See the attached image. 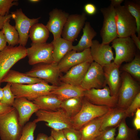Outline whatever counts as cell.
Wrapping results in <instances>:
<instances>
[{
	"mask_svg": "<svg viewBox=\"0 0 140 140\" xmlns=\"http://www.w3.org/2000/svg\"><path fill=\"white\" fill-rule=\"evenodd\" d=\"M11 83H7L3 88V96L0 103L12 107L16 98L11 89Z\"/></svg>",
	"mask_w": 140,
	"mask_h": 140,
	"instance_id": "d590c367",
	"label": "cell"
},
{
	"mask_svg": "<svg viewBox=\"0 0 140 140\" xmlns=\"http://www.w3.org/2000/svg\"><path fill=\"white\" fill-rule=\"evenodd\" d=\"M83 33L78 44L73 46L72 50L79 52L90 48L91 46L93 39L97 35V33L91 26L89 22H85L83 28Z\"/></svg>",
	"mask_w": 140,
	"mask_h": 140,
	"instance_id": "d4e9b609",
	"label": "cell"
},
{
	"mask_svg": "<svg viewBox=\"0 0 140 140\" xmlns=\"http://www.w3.org/2000/svg\"><path fill=\"white\" fill-rule=\"evenodd\" d=\"M47 140H54L52 137L50 136L48 137Z\"/></svg>",
	"mask_w": 140,
	"mask_h": 140,
	"instance_id": "db71d44e",
	"label": "cell"
},
{
	"mask_svg": "<svg viewBox=\"0 0 140 140\" xmlns=\"http://www.w3.org/2000/svg\"><path fill=\"white\" fill-rule=\"evenodd\" d=\"M34 66L25 74L31 77L41 79L52 85L58 86L59 80L60 72L58 63L39 64Z\"/></svg>",
	"mask_w": 140,
	"mask_h": 140,
	"instance_id": "9c48e42d",
	"label": "cell"
},
{
	"mask_svg": "<svg viewBox=\"0 0 140 140\" xmlns=\"http://www.w3.org/2000/svg\"><path fill=\"white\" fill-rule=\"evenodd\" d=\"M111 4L114 7L120 6L122 3L124 1L123 0H111Z\"/></svg>",
	"mask_w": 140,
	"mask_h": 140,
	"instance_id": "681fc988",
	"label": "cell"
},
{
	"mask_svg": "<svg viewBox=\"0 0 140 140\" xmlns=\"http://www.w3.org/2000/svg\"><path fill=\"white\" fill-rule=\"evenodd\" d=\"M84 10L85 13L89 15L95 14L97 12V8L93 4L89 3L85 4L84 7Z\"/></svg>",
	"mask_w": 140,
	"mask_h": 140,
	"instance_id": "b9f144b4",
	"label": "cell"
},
{
	"mask_svg": "<svg viewBox=\"0 0 140 140\" xmlns=\"http://www.w3.org/2000/svg\"><path fill=\"white\" fill-rule=\"evenodd\" d=\"M18 112L15 108L0 117V137L1 140H19L23 127L20 125Z\"/></svg>",
	"mask_w": 140,
	"mask_h": 140,
	"instance_id": "3957f363",
	"label": "cell"
},
{
	"mask_svg": "<svg viewBox=\"0 0 140 140\" xmlns=\"http://www.w3.org/2000/svg\"><path fill=\"white\" fill-rule=\"evenodd\" d=\"M126 118L125 110L117 107L111 108L104 115L100 130L110 128L118 127L122 120Z\"/></svg>",
	"mask_w": 140,
	"mask_h": 140,
	"instance_id": "603a6c76",
	"label": "cell"
},
{
	"mask_svg": "<svg viewBox=\"0 0 140 140\" xmlns=\"http://www.w3.org/2000/svg\"><path fill=\"white\" fill-rule=\"evenodd\" d=\"M36 123L33 121L27 123L23 127L22 136L19 140H34V132Z\"/></svg>",
	"mask_w": 140,
	"mask_h": 140,
	"instance_id": "e575fe53",
	"label": "cell"
},
{
	"mask_svg": "<svg viewBox=\"0 0 140 140\" xmlns=\"http://www.w3.org/2000/svg\"><path fill=\"white\" fill-rule=\"evenodd\" d=\"M121 83L118 93L117 107L125 110L139 92L138 83L128 73L121 74Z\"/></svg>",
	"mask_w": 140,
	"mask_h": 140,
	"instance_id": "277c9868",
	"label": "cell"
},
{
	"mask_svg": "<svg viewBox=\"0 0 140 140\" xmlns=\"http://www.w3.org/2000/svg\"><path fill=\"white\" fill-rule=\"evenodd\" d=\"M104 115L94 119L81 128V140H95L101 132L100 128Z\"/></svg>",
	"mask_w": 140,
	"mask_h": 140,
	"instance_id": "cb8c5ba5",
	"label": "cell"
},
{
	"mask_svg": "<svg viewBox=\"0 0 140 140\" xmlns=\"http://www.w3.org/2000/svg\"><path fill=\"white\" fill-rule=\"evenodd\" d=\"M91 63L86 62L72 67L60 78L59 80L62 83L80 86Z\"/></svg>",
	"mask_w": 140,
	"mask_h": 140,
	"instance_id": "44dd1931",
	"label": "cell"
},
{
	"mask_svg": "<svg viewBox=\"0 0 140 140\" xmlns=\"http://www.w3.org/2000/svg\"><path fill=\"white\" fill-rule=\"evenodd\" d=\"M130 37L133 41L136 47L139 50H140V38H139L136 34V33L132 34Z\"/></svg>",
	"mask_w": 140,
	"mask_h": 140,
	"instance_id": "bcb514c9",
	"label": "cell"
},
{
	"mask_svg": "<svg viewBox=\"0 0 140 140\" xmlns=\"http://www.w3.org/2000/svg\"><path fill=\"white\" fill-rule=\"evenodd\" d=\"M62 130L67 140H81L82 135L79 130L67 128Z\"/></svg>",
	"mask_w": 140,
	"mask_h": 140,
	"instance_id": "ab89813d",
	"label": "cell"
},
{
	"mask_svg": "<svg viewBox=\"0 0 140 140\" xmlns=\"http://www.w3.org/2000/svg\"><path fill=\"white\" fill-rule=\"evenodd\" d=\"M44 81L42 79L28 76L19 72L10 70L2 80L1 82H6L11 84H31Z\"/></svg>",
	"mask_w": 140,
	"mask_h": 140,
	"instance_id": "484cf974",
	"label": "cell"
},
{
	"mask_svg": "<svg viewBox=\"0 0 140 140\" xmlns=\"http://www.w3.org/2000/svg\"><path fill=\"white\" fill-rule=\"evenodd\" d=\"M93 61L103 67L111 63L114 57L112 47L108 44L100 43L96 40H93L90 48Z\"/></svg>",
	"mask_w": 140,
	"mask_h": 140,
	"instance_id": "e0dca14e",
	"label": "cell"
},
{
	"mask_svg": "<svg viewBox=\"0 0 140 140\" xmlns=\"http://www.w3.org/2000/svg\"><path fill=\"white\" fill-rule=\"evenodd\" d=\"M28 1L31 3H36L39 2L40 1L39 0H30Z\"/></svg>",
	"mask_w": 140,
	"mask_h": 140,
	"instance_id": "f5cc1de1",
	"label": "cell"
},
{
	"mask_svg": "<svg viewBox=\"0 0 140 140\" xmlns=\"http://www.w3.org/2000/svg\"><path fill=\"white\" fill-rule=\"evenodd\" d=\"M12 107L17 110L19 124L23 127L32 115L40 109L39 106L33 102L23 97L16 98Z\"/></svg>",
	"mask_w": 140,
	"mask_h": 140,
	"instance_id": "ac0fdd59",
	"label": "cell"
},
{
	"mask_svg": "<svg viewBox=\"0 0 140 140\" xmlns=\"http://www.w3.org/2000/svg\"><path fill=\"white\" fill-rule=\"evenodd\" d=\"M85 90L79 86L62 83L51 92L61 101L72 98L83 97Z\"/></svg>",
	"mask_w": 140,
	"mask_h": 140,
	"instance_id": "7402d4cb",
	"label": "cell"
},
{
	"mask_svg": "<svg viewBox=\"0 0 140 140\" xmlns=\"http://www.w3.org/2000/svg\"><path fill=\"white\" fill-rule=\"evenodd\" d=\"M11 18V14L4 16L0 15V30H2L4 25L8 20L10 19Z\"/></svg>",
	"mask_w": 140,
	"mask_h": 140,
	"instance_id": "f6af8a7d",
	"label": "cell"
},
{
	"mask_svg": "<svg viewBox=\"0 0 140 140\" xmlns=\"http://www.w3.org/2000/svg\"><path fill=\"white\" fill-rule=\"evenodd\" d=\"M10 19L4 23L2 30L8 45L15 46L19 43V34L15 26L10 23Z\"/></svg>",
	"mask_w": 140,
	"mask_h": 140,
	"instance_id": "1f68e13d",
	"label": "cell"
},
{
	"mask_svg": "<svg viewBox=\"0 0 140 140\" xmlns=\"http://www.w3.org/2000/svg\"><path fill=\"white\" fill-rule=\"evenodd\" d=\"M3 96V89L0 87V102L2 99Z\"/></svg>",
	"mask_w": 140,
	"mask_h": 140,
	"instance_id": "816d5d0a",
	"label": "cell"
},
{
	"mask_svg": "<svg viewBox=\"0 0 140 140\" xmlns=\"http://www.w3.org/2000/svg\"><path fill=\"white\" fill-rule=\"evenodd\" d=\"M29 32V37L32 43L36 44L46 43L50 33L46 25L38 23L31 27Z\"/></svg>",
	"mask_w": 140,
	"mask_h": 140,
	"instance_id": "f1b7e54d",
	"label": "cell"
},
{
	"mask_svg": "<svg viewBox=\"0 0 140 140\" xmlns=\"http://www.w3.org/2000/svg\"><path fill=\"white\" fill-rule=\"evenodd\" d=\"M11 18L15 23V27L18 33L19 45L25 46L29 37V33L31 27L38 23L40 17L30 19L23 12L21 9L11 12Z\"/></svg>",
	"mask_w": 140,
	"mask_h": 140,
	"instance_id": "4fadbf2b",
	"label": "cell"
},
{
	"mask_svg": "<svg viewBox=\"0 0 140 140\" xmlns=\"http://www.w3.org/2000/svg\"><path fill=\"white\" fill-rule=\"evenodd\" d=\"M121 70L131 75L137 80H140V57L136 54L134 59L130 62L124 64Z\"/></svg>",
	"mask_w": 140,
	"mask_h": 140,
	"instance_id": "d6a6232c",
	"label": "cell"
},
{
	"mask_svg": "<svg viewBox=\"0 0 140 140\" xmlns=\"http://www.w3.org/2000/svg\"><path fill=\"white\" fill-rule=\"evenodd\" d=\"M7 42L2 30L0 31V52L2 51L7 46Z\"/></svg>",
	"mask_w": 140,
	"mask_h": 140,
	"instance_id": "ee69618b",
	"label": "cell"
},
{
	"mask_svg": "<svg viewBox=\"0 0 140 140\" xmlns=\"http://www.w3.org/2000/svg\"><path fill=\"white\" fill-rule=\"evenodd\" d=\"M106 85L103 67L97 63H91L80 86L85 90L100 89Z\"/></svg>",
	"mask_w": 140,
	"mask_h": 140,
	"instance_id": "5bb4252c",
	"label": "cell"
},
{
	"mask_svg": "<svg viewBox=\"0 0 140 140\" xmlns=\"http://www.w3.org/2000/svg\"><path fill=\"white\" fill-rule=\"evenodd\" d=\"M140 108V92L136 96L129 106L125 110L126 118L133 116L136 110Z\"/></svg>",
	"mask_w": 140,
	"mask_h": 140,
	"instance_id": "f35d334b",
	"label": "cell"
},
{
	"mask_svg": "<svg viewBox=\"0 0 140 140\" xmlns=\"http://www.w3.org/2000/svg\"><path fill=\"white\" fill-rule=\"evenodd\" d=\"M94 61L90 48L78 52L73 50L68 52L58 63L60 72L66 73L72 67L86 62Z\"/></svg>",
	"mask_w": 140,
	"mask_h": 140,
	"instance_id": "2e32d148",
	"label": "cell"
},
{
	"mask_svg": "<svg viewBox=\"0 0 140 140\" xmlns=\"http://www.w3.org/2000/svg\"><path fill=\"white\" fill-rule=\"evenodd\" d=\"M120 67L112 62L103 67L106 84L108 85L111 96H118L121 81Z\"/></svg>",
	"mask_w": 140,
	"mask_h": 140,
	"instance_id": "ffe728a7",
	"label": "cell"
},
{
	"mask_svg": "<svg viewBox=\"0 0 140 140\" xmlns=\"http://www.w3.org/2000/svg\"><path fill=\"white\" fill-rule=\"evenodd\" d=\"M26 56V48L20 45L7 46L0 52V85L2 79L12 66Z\"/></svg>",
	"mask_w": 140,
	"mask_h": 140,
	"instance_id": "8992f818",
	"label": "cell"
},
{
	"mask_svg": "<svg viewBox=\"0 0 140 140\" xmlns=\"http://www.w3.org/2000/svg\"><path fill=\"white\" fill-rule=\"evenodd\" d=\"M118 127V132L115 140H139L137 130L135 128L129 127L126 123L125 118L122 120Z\"/></svg>",
	"mask_w": 140,
	"mask_h": 140,
	"instance_id": "4dcf8cb0",
	"label": "cell"
},
{
	"mask_svg": "<svg viewBox=\"0 0 140 140\" xmlns=\"http://www.w3.org/2000/svg\"><path fill=\"white\" fill-rule=\"evenodd\" d=\"M135 117L140 118V109L138 108L135 112Z\"/></svg>",
	"mask_w": 140,
	"mask_h": 140,
	"instance_id": "f907efd6",
	"label": "cell"
},
{
	"mask_svg": "<svg viewBox=\"0 0 140 140\" xmlns=\"http://www.w3.org/2000/svg\"><path fill=\"white\" fill-rule=\"evenodd\" d=\"M37 118L33 121L36 123L40 121L46 122L45 125L55 130L74 128L72 119L62 109L55 111L39 109L35 113Z\"/></svg>",
	"mask_w": 140,
	"mask_h": 140,
	"instance_id": "6da1fadb",
	"label": "cell"
},
{
	"mask_svg": "<svg viewBox=\"0 0 140 140\" xmlns=\"http://www.w3.org/2000/svg\"><path fill=\"white\" fill-rule=\"evenodd\" d=\"M111 47L115 51L113 62L119 66L124 62H129L136 54V47L130 37H117L112 41Z\"/></svg>",
	"mask_w": 140,
	"mask_h": 140,
	"instance_id": "ba28073f",
	"label": "cell"
},
{
	"mask_svg": "<svg viewBox=\"0 0 140 140\" xmlns=\"http://www.w3.org/2000/svg\"><path fill=\"white\" fill-rule=\"evenodd\" d=\"M83 97L90 103L98 106L112 108L117 107L118 96H111L107 85L103 88H92L84 92Z\"/></svg>",
	"mask_w": 140,
	"mask_h": 140,
	"instance_id": "7c38bea8",
	"label": "cell"
},
{
	"mask_svg": "<svg viewBox=\"0 0 140 140\" xmlns=\"http://www.w3.org/2000/svg\"><path fill=\"white\" fill-rule=\"evenodd\" d=\"M124 5L135 19L137 37L140 38V5L138 3L134 1H125Z\"/></svg>",
	"mask_w": 140,
	"mask_h": 140,
	"instance_id": "836d02e7",
	"label": "cell"
},
{
	"mask_svg": "<svg viewBox=\"0 0 140 140\" xmlns=\"http://www.w3.org/2000/svg\"><path fill=\"white\" fill-rule=\"evenodd\" d=\"M53 47L51 43H32L31 46L26 48L28 63L31 65L53 62L52 54Z\"/></svg>",
	"mask_w": 140,
	"mask_h": 140,
	"instance_id": "8fae6325",
	"label": "cell"
},
{
	"mask_svg": "<svg viewBox=\"0 0 140 140\" xmlns=\"http://www.w3.org/2000/svg\"><path fill=\"white\" fill-rule=\"evenodd\" d=\"M86 14L69 15L64 27L61 36L62 38L73 42L78 37L84 26L87 19Z\"/></svg>",
	"mask_w": 140,
	"mask_h": 140,
	"instance_id": "9a60e30c",
	"label": "cell"
},
{
	"mask_svg": "<svg viewBox=\"0 0 140 140\" xmlns=\"http://www.w3.org/2000/svg\"><path fill=\"white\" fill-rule=\"evenodd\" d=\"M133 124L135 128L137 130L140 129V118L135 117L133 120Z\"/></svg>",
	"mask_w": 140,
	"mask_h": 140,
	"instance_id": "7dc6e473",
	"label": "cell"
},
{
	"mask_svg": "<svg viewBox=\"0 0 140 140\" xmlns=\"http://www.w3.org/2000/svg\"><path fill=\"white\" fill-rule=\"evenodd\" d=\"M14 109L13 107L0 103V117Z\"/></svg>",
	"mask_w": 140,
	"mask_h": 140,
	"instance_id": "7bdbcfd3",
	"label": "cell"
},
{
	"mask_svg": "<svg viewBox=\"0 0 140 140\" xmlns=\"http://www.w3.org/2000/svg\"><path fill=\"white\" fill-rule=\"evenodd\" d=\"M48 137L47 135L44 133H40L38 135L36 140H47Z\"/></svg>",
	"mask_w": 140,
	"mask_h": 140,
	"instance_id": "c3c4849f",
	"label": "cell"
},
{
	"mask_svg": "<svg viewBox=\"0 0 140 140\" xmlns=\"http://www.w3.org/2000/svg\"><path fill=\"white\" fill-rule=\"evenodd\" d=\"M100 10L103 17L102 26L100 31L101 43L109 45L117 38L115 7L110 4L107 7L101 8Z\"/></svg>",
	"mask_w": 140,
	"mask_h": 140,
	"instance_id": "30bf717a",
	"label": "cell"
},
{
	"mask_svg": "<svg viewBox=\"0 0 140 140\" xmlns=\"http://www.w3.org/2000/svg\"><path fill=\"white\" fill-rule=\"evenodd\" d=\"M69 14L61 10L53 9L49 13V19L46 25L53 36V40L61 37L62 32Z\"/></svg>",
	"mask_w": 140,
	"mask_h": 140,
	"instance_id": "d6986e66",
	"label": "cell"
},
{
	"mask_svg": "<svg viewBox=\"0 0 140 140\" xmlns=\"http://www.w3.org/2000/svg\"><path fill=\"white\" fill-rule=\"evenodd\" d=\"M111 108L106 106L93 104L83 97L80 110L72 118L73 128L79 130L85 124L95 118L104 115Z\"/></svg>",
	"mask_w": 140,
	"mask_h": 140,
	"instance_id": "5b68a950",
	"label": "cell"
},
{
	"mask_svg": "<svg viewBox=\"0 0 140 140\" xmlns=\"http://www.w3.org/2000/svg\"><path fill=\"white\" fill-rule=\"evenodd\" d=\"M17 1L0 0V15L4 16L9 14L11 8L14 5H18Z\"/></svg>",
	"mask_w": 140,
	"mask_h": 140,
	"instance_id": "8d00e7d4",
	"label": "cell"
},
{
	"mask_svg": "<svg viewBox=\"0 0 140 140\" xmlns=\"http://www.w3.org/2000/svg\"><path fill=\"white\" fill-rule=\"evenodd\" d=\"M32 102L39 106L40 109L55 111L60 108L62 101L55 95L50 94L39 97Z\"/></svg>",
	"mask_w": 140,
	"mask_h": 140,
	"instance_id": "83f0119b",
	"label": "cell"
},
{
	"mask_svg": "<svg viewBox=\"0 0 140 140\" xmlns=\"http://www.w3.org/2000/svg\"><path fill=\"white\" fill-rule=\"evenodd\" d=\"M11 84V89L16 98L24 97L31 101L41 96L51 94L57 86L50 85L45 81L31 84Z\"/></svg>",
	"mask_w": 140,
	"mask_h": 140,
	"instance_id": "7a4b0ae2",
	"label": "cell"
},
{
	"mask_svg": "<svg viewBox=\"0 0 140 140\" xmlns=\"http://www.w3.org/2000/svg\"><path fill=\"white\" fill-rule=\"evenodd\" d=\"M53 49L52 58L54 62L58 63L66 54L72 50L73 42L61 37L51 42Z\"/></svg>",
	"mask_w": 140,
	"mask_h": 140,
	"instance_id": "4316f807",
	"label": "cell"
},
{
	"mask_svg": "<svg viewBox=\"0 0 140 140\" xmlns=\"http://www.w3.org/2000/svg\"><path fill=\"white\" fill-rule=\"evenodd\" d=\"M83 97H73L62 101L60 108L72 118L77 114L80 110Z\"/></svg>",
	"mask_w": 140,
	"mask_h": 140,
	"instance_id": "f546056e",
	"label": "cell"
},
{
	"mask_svg": "<svg viewBox=\"0 0 140 140\" xmlns=\"http://www.w3.org/2000/svg\"><path fill=\"white\" fill-rule=\"evenodd\" d=\"M117 128H110L101 131L95 140H115Z\"/></svg>",
	"mask_w": 140,
	"mask_h": 140,
	"instance_id": "74e56055",
	"label": "cell"
},
{
	"mask_svg": "<svg viewBox=\"0 0 140 140\" xmlns=\"http://www.w3.org/2000/svg\"><path fill=\"white\" fill-rule=\"evenodd\" d=\"M114 7L117 37H130L132 34L136 33L135 19L125 6L120 5Z\"/></svg>",
	"mask_w": 140,
	"mask_h": 140,
	"instance_id": "52a82bcc",
	"label": "cell"
},
{
	"mask_svg": "<svg viewBox=\"0 0 140 140\" xmlns=\"http://www.w3.org/2000/svg\"><path fill=\"white\" fill-rule=\"evenodd\" d=\"M51 136L54 140H67L62 130H55L51 129Z\"/></svg>",
	"mask_w": 140,
	"mask_h": 140,
	"instance_id": "60d3db41",
	"label": "cell"
}]
</instances>
